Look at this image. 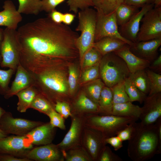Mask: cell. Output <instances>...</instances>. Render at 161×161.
<instances>
[{"label":"cell","mask_w":161,"mask_h":161,"mask_svg":"<svg viewBox=\"0 0 161 161\" xmlns=\"http://www.w3.org/2000/svg\"><path fill=\"white\" fill-rule=\"evenodd\" d=\"M17 31L20 63L30 72L79 55L76 45L78 33L68 25L54 22L49 16L27 23Z\"/></svg>","instance_id":"obj_1"},{"label":"cell","mask_w":161,"mask_h":161,"mask_svg":"<svg viewBox=\"0 0 161 161\" xmlns=\"http://www.w3.org/2000/svg\"><path fill=\"white\" fill-rule=\"evenodd\" d=\"M128 143L127 151L133 161H145L161 152V134L156 122L145 125L136 122Z\"/></svg>","instance_id":"obj_2"},{"label":"cell","mask_w":161,"mask_h":161,"mask_svg":"<svg viewBox=\"0 0 161 161\" xmlns=\"http://www.w3.org/2000/svg\"><path fill=\"white\" fill-rule=\"evenodd\" d=\"M58 65L47 67L30 72L34 80L33 86L38 92L54 106L58 101L69 103L67 78Z\"/></svg>","instance_id":"obj_3"},{"label":"cell","mask_w":161,"mask_h":161,"mask_svg":"<svg viewBox=\"0 0 161 161\" xmlns=\"http://www.w3.org/2000/svg\"><path fill=\"white\" fill-rule=\"evenodd\" d=\"M78 23L75 30L80 32L76 39V45L80 62L85 53L93 47L97 19L96 10L90 7L78 12Z\"/></svg>","instance_id":"obj_4"},{"label":"cell","mask_w":161,"mask_h":161,"mask_svg":"<svg viewBox=\"0 0 161 161\" xmlns=\"http://www.w3.org/2000/svg\"><path fill=\"white\" fill-rule=\"evenodd\" d=\"M99 71L101 79L105 86L110 88L124 81L130 73L125 61L114 52L103 56Z\"/></svg>","instance_id":"obj_5"},{"label":"cell","mask_w":161,"mask_h":161,"mask_svg":"<svg viewBox=\"0 0 161 161\" xmlns=\"http://www.w3.org/2000/svg\"><path fill=\"white\" fill-rule=\"evenodd\" d=\"M85 116V126L99 131L106 138L116 135L129 124L138 120L114 115H100L93 114Z\"/></svg>","instance_id":"obj_6"},{"label":"cell","mask_w":161,"mask_h":161,"mask_svg":"<svg viewBox=\"0 0 161 161\" xmlns=\"http://www.w3.org/2000/svg\"><path fill=\"white\" fill-rule=\"evenodd\" d=\"M2 68H8L15 72L20 63V48L16 30L7 27L4 30L0 46Z\"/></svg>","instance_id":"obj_7"},{"label":"cell","mask_w":161,"mask_h":161,"mask_svg":"<svg viewBox=\"0 0 161 161\" xmlns=\"http://www.w3.org/2000/svg\"><path fill=\"white\" fill-rule=\"evenodd\" d=\"M141 22L136 42L161 38V7L148 11Z\"/></svg>","instance_id":"obj_8"},{"label":"cell","mask_w":161,"mask_h":161,"mask_svg":"<svg viewBox=\"0 0 161 161\" xmlns=\"http://www.w3.org/2000/svg\"><path fill=\"white\" fill-rule=\"evenodd\" d=\"M44 123L21 118H15L5 112L0 118V128L5 134L25 136L36 127Z\"/></svg>","instance_id":"obj_9"},{"label":"cell","mask_w":161,"mask_h":161,"mask_svg":"<svg viewBox=\"0 0 161 161\" xmlns=\"http://www.w3.org/2000/svg\"><path fill=\"white\" fill-rule=\"evenodd\" d=\"M117 23L115 12L109 15H102L97 13L95 42L106 37L119 39L132 47L134 43L128 40L120 34Z\"/></svg>","instance_id":"obj_10"},{"label":"cell","mask_w":161,"mask_h":161,"mask_svg":"<svg viewBox=\"0 0 161 161\" xmlns=\"http://www.w3.org/2000/svg\"><path fill=\"white\" fill-rule=\"evenodd\" d=\"M70 117L71 121L70 128L62 141L56 145L63 153L81 145L85 116L72 114Z\"/></svg>","instance_id":"obj_11"},{"label":"cell","mask_w":161,"mask_h":161,"mask_svg":"<svg viewBox=\"0 0 161 161\" xmlns=\"http://www.w3.org/2000/svg\"><path fill=\"white\" fill-rule=\"evenodd\" d=\"M33 148V144L26 136H10L0 139V154L25 157Z\"/></svg>","instance_id":"obj_12"},{"label":"cell","mask_w":161,"mask_h":161,"mask_svg":"<svg viewBox=\"0 0 161 161\" xmlns=\"http://www.w3.org/2000/svg\"><path fill=\"white\" fill-rule=\"evenodd\" d=\"M106 138L99 131L85 126L81 145L91 156L93 161H97L100 153L107 144Z\"/></svg>","instance_id":"obj_13"},{"label":"cell","mask_w":161,"mask_h":161,"mask_svg":"<svg viewBox=\"0 0 161 161\" xmlns=\"http://www.w3.org/2000/svg\"><path fill=\"white\" fill-rule=\"evenodd\" d=\"M143 103L140 123L145 125L153 124L161 118V92L147 96Z\"/></svg>","instance_id":"obj_14"},{"label":"cell","mask_w":161,"mask_h":161,"mask_svg":"<svg viewBox=\"0 0 161 161\" xmlns=\"http://www.w3.org/2000/svg\"><path fill=\"white\" fill-rule=\"evenodd\" d=\"M25 157L32 161H64L62 151L56 145L52 143L33 148Z\"/></svg>","instance_id":"obj_15"},{"label":"cell","mask_w":161,"mask_h":161,"mask_svg":"<svg viewBox=\"0 0 161 161\" xmlns=\"http://www.w3.org/2000/svg\"><path fill=\"white\" fill-rule=\"evenodd\" d=\"M154 7V4H146L136 13L124 25L120 27L119 32L126 39L134 43L136 42L140 24L144 15Z\"/></svg>","instance_id":"obj_16"},{"label":"cell","mask_w":161,"mask_h":161,"mask_svg":"<svg viewBox=\"0 0 161 161\" xmlns=\"http://www.w3.org/2000/svg\"><path fill=\"white\" fill-rule=\"evenodd\" d=\"M73 98V100L70 103L72 114L83 116L99 114L98 105L90 99L83 91L81 92Z\"/></svg>","instance_id":"obj_17"},{"label":"cell","mask_w":161,"mask_h":161,"mask_svg":"<svg viewBox=\"0 0 161 161\" xmlns=\"http://www.w3.org/2000/svg\"><path fill=\"white\" fill-rule=\"evenodd\" d=\"M161 45V38L134 43L130 50L139 57L152 62L158 56V50Z\"/></svg>","instance_id":"obj_18"},{"label":"cell","mask_w":161,"mask_h":161,"mask_svg":"<svg viewBox=\"0 0 161 161\" xmlns=\"http://www.w3.org/2000/svg\"><path fill=\"white\" fill-rule=\"evenodd\" d=\"M55 133V128L48 122L36 127L26 135L33 145H43L52 143Z\"/></svg>","instance_id":"obj_19"},{"label":"cell","mask_w":161,"mask_h":161,"mask_svg":"<svg viewBox=\"0 0 161 161\" xmlns=\"http://www.w3.org/2000/svg\"><path fill=\"white\" fill-rule=\"evenodd\" d=\"M16 72V76L11 86L4 95L6 99H9L19 91L34 85V80L31 74L20 63Z\"/></svg>","instance_id":"obj_20"},{"label":"cell","mask_w":161,"mask_h":161,"mask_svg":"<svg viewBox=\"0 0 161 161\" xmlns=\"http://www.w3.org/2000/svg\"><path fill=\"white\" fill-rule=\"evenodd\" d=\"M128 44L114 52L125 62L130 73L148 68L150 62L136 56L130 50Z\"/></svg>","instance_id":"obj_21"},{"label":"cell","mask_w":161,"mask_h":161,"mask_svg":"<svg viewBox=\"0 0 161 161\" xmlns=\"http://www.w3.org/2000/svg\"><path fill=\"white\" fill-rule=\"evenodd\" d=\"M3 10L0 11V26L16 30L22 17L11 0L5 1L3 6Z\"/></svg>","instance_id":"obj_22"},{"label":"cell","mask_w":161,"mask_h":161,"mask_svg":"<svg viewBox=\"0 0 161 161\" xmlns=\"http://www.w3.org/2000/svg\"><path fill=\"white\" fill-rule=\"evenodd\" d=\"M127 44L119 39L107 37L95 42L93 47L103 56L109 53L114 52Z\"/></svg>","instance_id":"obj_23"},{"label":"cell","mask_w":161,"mask_h":161,"mask_svg":"<svg viewBox=\"0 0 161 161\" xmlns=\"http://www.w3.org/2000/svg\"><path fill=\"white\" fill-rule=\"evenodd\" d=\"M141 112V107L130 101L113 105L112 115L138 120Z\"/></svg>","instance_id":"obj_24"},{"label":"cell","mask_w":161,"mask_h":161,"mask_svg":"<svg viewBox=\"0 0 161 161\" xmlns=\"http://www.w3.org/2000/svg\"><path fill=\"white\" fill-rule=\"evenodd\" d=\"M38 92L33 86H31L18 92L16 95L18 99L17 110L20 112H26L30 108L31 103Z\"/></svg>","instance_id":"obj_25"},{"label":"cell","mask_w":161,"mask_h":161,"mask_svg":"<svg viewBox=\"0 0 161 161\" xmlns=\"http://www.w3.org/2000/svg\"><path fill=\"white\" fill-rule=\"evenodd\" d=\"M113 105V94L111 89L105 85L102 90L99 99V115H112Z\"/></svg>","instance_id":"obj_26"},{"label":"cell","mask_w":161,"mask_h":161,"mask_svg":"<svg viewBox=\"0 0 161 161\" xmlns=\"http://www.w3.org/2000/svg\"><path fill=\"white\" fill-rule=\"evenodd\" d=\"M98 14L108 15L115 12L124 0H92Z\"/></svg>","instance_id":"obj_27"},{"label":"cell","mask_w":161,"mask_h":161,"mask_svg":"<svg viewBox=\"0 0 161 161\" xmlns=\"http://www.w3.org/2000/svg\"><path fill=\"white\" fill-rule=\"evenodd\" d=\"M139 8L124 2L120 4L115 11L118 26L120 27L125 24L133 15L139 11Z\"/></svg>","instance_id":"obj_28"},{"label":"cell","mask_w":161,"mask_h":161,"mask_svg":"<svg viewBox=\"0 0 161 161\" xmlns=\"http://www.w3.org/2000/svg\"><path fill=\"white\" fill-rule=\"evenodd\" d=\"M129 77L140 90L146 95L148 94L150 90V83L145 69L130 73Z\"/></svg>","instance_id":"obj_29"},{"label":"cell","mask_w":161,"mask_h":161,"mask_svg":"<svg viewBox=\"0 0 161 161\" xmlns=\"http://www.w3.org/2000/svg\"><path fill=\"white\" fill-rule=\"evenodd\" d=\"M63 153L64 161H93L82 145L70 148Z\"/></svg>","instance_id":"obj_30"},{"label":"cell","mask_w":161,"mask_h":161,"mask_svg":"<svg viewBox=\"0 0 161 161\" xmlns=\"http://www.w3.org/2000/svg\"><path fill=\"white\" fill-rule=\"evenodd\" d=\"M105 85L101 79L98 78L89 82L83 92L90 99L98 106L101 92Z\"/></svg>","instance_id":"obj_31"},{"label":"cell","mask_w":161,"mask_h":161,"mask_svg":"<svg viewBox=\"0 0 161 161\" xmlns=\"http://www.w3.org/2000/svg\"><path fill=\"white\" fill-rule=\"evenodd\" d=\"M20 14L37 15L41 11V0H18Z\"/></svg>","instance_id":"obj_32"},{"label":"cell","mask_w":161,"mask_h":161,"mask_svg":"<svg viewBox=\"0 0 161 161\" xmlns=\"http://www.w3.org/2000/svg\"><path fill=\"white\" fill-rule=\"evenodd\" d=\"M125 89L130 101H137L143 103L147 95L140 90L134 84L129 77L124 80Z\"/></svg>","instance_id":"obj_33"},{"label":"cell","mask_w":161,"mask_h":161,"mask_svg":"<svg viewBox=\"0 0 161 161\" xmlns=\"http://www.w3.org/2000/svg\"><path fill=\"white\" fill-rule=\"evenodd\" d=\"M30 108L47 115L53 109L54 106L38 92L32 101Z\"/></svg>","instance_id":"obj_34"},{"label":"cell","mask_w":161,"mask_h":161,"mask_svg":"<svg viewBox=\"0 0 161 161\" xmlns=\"http://www.w3.org/2000/svg\"><path fill=\"white\" fill-rule=\"evenodd\" d=\"M145 70L150 83V90L148 96L161 92V75L148 68Z\"/></svg>","instance_id":"obj_35"},{"label":"cell","mask_w":161,"mask_h":161,"mask_svg":"<svg viewBox=\"0 0 161 161\" xmlns=\"http://www.w3.org/2000/svg\"><path fill=\"white\" fill-rule=\"evenodd\" d=\"M68 72L67 82L69 94L70 98H72L75 95L79 77L78 71L75 65L71 64L69 66Z\"/></svg>","instance_id":"obj_36"},{"label":"cell","mask_w":161,"mask_h":161,"mask_svg":"<svg viewBox=\"0 0 161 161\" xmlns=\"http://www.w3.org/2000/svg\"><path fill=\"white\" fill-rule=\"evenodd\" d=\"M111 88L113 94L114 104L130 101L125 90L124 81L117 84Z\"/></svg>","instance_id":"obj_37"},{"label":"cell","mask_w":161,"mask_h":161,"mask_svg":"<svg viewBox=\"0 0 161 161\" xmlns=\"http://www.w3.org/2000/svg\"><path fill=\"white\" fill-rule=\"evenodd\" d=\"M99 64L100 63L84 68L80 78L81 83H89L99 78Z\"/></svg>","instance_id":"obj_38"},{"label":"cell","mask_w":161,"mask_h":161,"mask_svg":"<svg viewBox=\"0 0 161 161\" xmlns=\"http://www.w3.org/2000/svg\"><path fill=\"white\" fill-rule=\"evenodd\" d=\"M15 72L12 69L7 70L0 69V94L5 95L10 88L9 84L12 76Z\"/></svg>","instance_id":"obj_39"},{"label":"cell","mask_w":161,"mask_h":161,"mask_svg":"<svg viewBox=\"0 0 161 161\" xmlns=\"http://www.w3.org/2000/svg\"><path fill=\"white\" fill-rule=\"evenodd\" d=\"M67 3L69 11L75 13H78L79 10L93 7L92 0H67Z\"/></svg>","instance_id":"obj_40"},{"label":"cell","mask_w":161,"mask_h":161,"mask_svg":"<svg viewBox=\"0 0 161 161\" xmlns=\"http://www.w3.org/2000/svg\"><path fill=\"white\" fill-rule=\"evenodd\" d=\"M50 119L49 122L53 127H58L62 130H65L64 118L54 109H52L47 115Z\"/></svg>","instance_id":"obj_41"},{"label":"cell","mask_w":161,"mask_h":161,"mask_svg":"<svg viewBox=\"0 0 161 161\" xmlns=\"http://www.w3.org/2000/svg\"><path fill=\"white\" fill-rule=\"evenodd\" d=\"M54 109L64 119H67L72 115L70 104L66 101H57L55 105Z\"/></svg>","instance_id":"obj_42"},{"label":"cell","mask_w":161,"mask_h":161,"mask_svg":"<svg viewBox=\"0 0 161 161\" xmlns=\"http://www.w3.org/2000/svg\"><path fill=\"white\" fill-rule=\"evenodd\" d=\"M122 159L112 152L110 148L106 145L101 151L97 161H122Z\"/></svg>","instance_id":"obj_43"},{"label":"cell","mask_w":161,"mask_h":161,"mask_svg":"<svg viewBox=\"0 0 161 161\" xmlns=\"http://www.w3.org/2000/svg\"><path fill=\"white\" fill-rule=\"evenodd\" d=\"M65 0H41V11L50 13L55 10L56 7Z\"/></svg>","instance_id":"obj_44"},{"label":"cell","mask_w":161,"mask_h":161,"mask_svg":"<svg viewBox=\"0 0 161 161\" xmlns=\"http://www.w3.org/2000/svg\"><path fill=\"white\" fill-rule=\"evenodd\" d=\"M133 123L129 124L116 135L122 141L129 140L130 139L133 129Z\"/></svg>","instance_id":"obj_45"},{"label":"cell","mask_w":161,"mask_h":161,"mask_svg":"<svg viewBox=\"0 0 161 161\" xmlns=\"http://www.w3.org/2000/svg\"><path fill=\"white\" fill-rule=\"evenodd\" d=\"M106 144L110 145L115 151H117L123 146V141L117 136L106 138Z\"/></svg>","instance_id":"obj_46"},{"label":"cell","mask_w":161,"mask_h":161,"mask_svg":"<svg viewBox=\"0 0 161 161\" xmlns=\"http://www.w3.org/2000/svg\"><path fill=\"white\" fill-rule=\"evenodd\" d=\"M155 0H124V3L138 8L148 4H154Z\"/></svg>","instance_id":"obj_47"},{"label":"cell","mask_w":161,"mask_h":161,"mask_svg":"<svg viewBox=\"0 0 161 161\" xmlns=\"http://www.w3.org/2000/svg\"><path fill=\"white\" fill-rule=\"evenodd\" d=\"M26 157H19L13 155L0 154V161H31Z\"/></svg>","instance_id":"obj_48"},{"label":"cell","mask_w":161,"mask_h":161,"mask_svg":"<svg viewBox=\"0 0 161 161\" xmlns=\"http://www.w3.org/2000/svg\"><path fill=\"white\" fill-rule=\"evenodd\" d=\"M152 71L158 73L161 72V55H160L151 62L148 68Z\"/></svg>","instance_id":"obj_49"},{"label":"cell","mask_w":161,"mask_h":161,"mask_svg":"<svg viewBox=\"0 0 161 161\" xmlns=\"http://www.w3.org/2000/svg\"><path fill=\"white\" fill-rule=\"evenodd\" d=\"M103 56L99 52L94 49V52L85 68L95 65L100 63Z\"/></svg>","instance_id":"obj_50"},{"label":"cell","mask_w":161,"mask_h":161,"mask_svg":"<svg viewBox=\"0 0 161 161\" xmlns=\"http://www.w3.org/2000/svg\"><path fill=\"white\" fill-rule=\"evenodd\" d=\"M63 14L55 10L49 13V16L54 22L60 24L62 22Z\"/></svg>","instance_id":"obj_51"},{"label":"cell","mask_w":161,"mask_h":161,"mask_svg":"<svg viewBox=\"0 0 161 161\" xmlns=\"http://www.w3.org/2000/svg\"><path fill=\"white\" fill-rule=\"evenodd\" d=\"M94 51V48L92 47L88 50L84 54L82 60L80 62L81 66L85 68L90 60Z\"/></svg>","instance_id":"obj_52"},{"label":"cell","mask_w":161,"mask_h":161,"mask_svg":"<svg viewBox=\"0 0 161 161\" xmlns=\"http://www.w3.org/2000/svg\"><path fill=\"white\" fill-rule=\"evenodd\" d=\"M75 17V15L71 13L63 14L62 22L67 25H70L74 21Z\"/></svg>","instance_id":"obj_53"},{"label":"cell","mask_w":161,"mask_h":161,"mask_svg":"<svg viewBox=\"0 0 161 161\" xmlns=\"http://www.w3.org/2000/svg\"><path fill=\"white\" fill-rule=\"evenodd\" d=\"M4 30V29H3L2 28H0V46L1 42L3 38ZM1 61L2 58L0 53V64L1 63Z\"/></svg>","instance_id":"obj_54"},{"label":"cell","mask_w":161,"mask_h":161,"mask_svg":"<svg viewBox=\"0 0 161 161\" xmlns=\"http://www.w3.org/2000/svg\"><path fill=\"white\" fill-rule=\"evenodd\" d=\"M154 7H161V0H155L154 3Z\"/></svg>","instance_id":"obj_55"},{"label":"cell","mask_w":161,"mask_h":161,"mask_svg":"<svg viewBox=\"0 0 161 161\" xmlns=\"http://www.w3.org/2000/svg\"><path fill=\"white\" fill-rule=\"evenodd\" d=\"M7 136V134L4 133L0 128V139Z\"/></svg>","instance_id":"obj_56"},{"label":"cell","mask_w":161,"mask_h":161,"mask_svg":"<svg viewBox=\"0 0 161 161\" xmlns=\"http://www.w3.org/2000/svg\"><path fill=\"white\" fill-rule=\"evenodd\" d=\"M5 112V110L0 106V118Z\"/></svg>","instance_id":"obj_57"}]
</instances>
